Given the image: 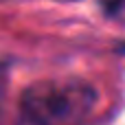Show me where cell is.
<instances>
[{"label": "cell", "mask_w": 125, "mask_h": 125, "mask_svg": "<svg viewBox=\"0 0 125 125\" xmlns=\"http://www.w3.org/2000/svg\"><path fill=\"white\" fill-rule=\"evenodd\" d=\"M97 101L88 81L59 77L31 83L20 97V112L29 125H86Z\"/></svg>", "instance_id": "obj_1"}, {"label": "cell", "mask_w": 125, "mask_h": 125, "mask_svg": "<svg viewBox=\"0 0 125 125\" xmlns=\"http://www.w3.org/2000/svg\"><path fill=\"white\" fill-rule=\"evenodd\" d=\"M2 94H4V83H2V79H0V105H2Z\"/></svg>", "instance_id": "obj_2"}]
</instances>
